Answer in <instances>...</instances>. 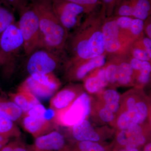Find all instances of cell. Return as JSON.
I'll return each instance as SVG.
<instances>
[{"instance_id": "cell-20", "label": "cell", "mask_w": 151, "mask_h": 151, "mask_svg": "<svg viewBox=\"0 0 151 151\" xmlns=\"http://www.w3.org/2000/svg\"><path fill=\"white\" fill-rule=\"evenodd\" d=\"M21 132L14 122L0 114V136L10 139L19 138Z\"/></svg>"}, {"instance_id": "cell-11", "label": "cell", "mask_w": 151, "mask_h": 151, "mask_svg": "<svg viewBox=\"0 0 151 151\" xmlns=\"http://www.w3.org/2000/svg\"><path fill=\"white\" fill-rule=\"evenodd\" d=\"M65 146L64 136L58 131H52L35 138L29 147L30 151H63Z\"/></svg>"}, {"instance_id": "cell-12", "label": "cell", "mask_w": 151, "mask_h": 151, "mask_svg": "<svg viewBox=\"0 0 151 151\" xmlns=\"http://www.w3.org/2000/svg\"><path fill=\"white\" fill-rule=\"evenodd\" d=\"M24 129L35 138L51 132V122L44 116H36L24 114L21 121Z\"/></svg>"}, {"instance_id": "cell-6", "label": "cell", "mask_w": 151, "mask_h": 151, "mask_svg": "<svg viewBox=\"0 0 151 151\" xmlns=\"http://www.w3.org/2000/svg\"><path fill=\"white\" fill-rule=\"evenodd\" d=\"M63 53L41 48L30 55L26 64L29 76L46 75L53 73L58 68L64 57Z\"/></svg>"}, {"instance_id": "cell-36", "label": "cell", "mask_w": 151, "mask_h": 151, "mask_svg": "<svg viewBox=\"0 0 151 151\" xmlns=\"http://www.w3.org/2000/svg\"><path fill=\"white\" fill-rule=\"evenodd\" d=\"M118 65L119 70L122 72L132 76L134 74V69L129 63L122 62Z\"/></svg>"}, {"instance_id": "cell-2", "label": "cell", "mask_w": 151, "mask_h": 151, "mask_svg": "<svg viewBox=\"0 0 151 151\" xmlns=\"http://www.w3.org/2000/svg\"><path fill=\"white\" fill-rule=\"evenodd\" d=\"M39 19L42 48L64 53L69 32L63 26L52 9L51 4H31Z\"/></svg>"}, {"instance_id": "cell-46", "label": "cell", "mask_w": 151, "mask_h": 151, "mask_svg": "<svg viewBox=\"0 0 151 151\" xmlns=\"http://www.w3.org/2000/svg\"><path fill=\"white\" fill-rule=\"evenodd\" d=\"M145 151H151V143H149L145 147Z\"/></svg>"}, {"instance_id": "cell-25", "label": "cell", "mask_w": 151, "mask_h": 151, "mask_svg": "<svg viewBox=\"0 0 151 151\" xmlns=\"http://www.w3.org/2000/svg\"><path fill=\"white\" fill-rule=\"evenodd\" d=\"M141 46H139V45H138V47L136 46L133 44L130 52L132 53L133 58L142 61H150L151 57L146 51L143 44L141 45Z\"/></svg>"}, {"instance_id": "cell-14", "label": "cell", "mask_w": 151, "mask_h": 151, "mask_svg": "<svg viewBox=\"0 0 151 151\" xmlns=\"http://www.w3.org/2000/svg\"><path fill=\"white\" fill-rule=\"evenodd\" d=\"M148 113L144 106L136 104L131 111H124L117 119V127L119 130L127 129L134 124H141L146 121Z\"/></svg>"}, {"instance_id": "cell-8", "label": "cell", "mask_w": 151, "mask_h": 151, "mask_svg": "<svg viewBox=\"0 0 151 151\" xmlns=\"http://www.w3.org/2000/svg\"><path fill=\"white\" fill-rule=\"evenodd\" d=\"M60 82L53 73L29 76L20 87L31 93L38 99L52 97L59 88Z\"/></svg>"}, {"instance_id": "cell-41", "label": "cell", "mask_w": 151, "mask_h": 151, "mask_svg": "<svg viewBox=\"0 0 151 151\" xmlns=\"http://www.w3.org/2000/svg\"><path fill=\"white\" fill-rule=\"evenodd\" d=\"M142 44L146 51L151 57V40L149 37L144 38L142 40Z\"/></svg>"}, {"instance_id": "cell-9", "label": "cell", "mask_w": 151, "mask_h": 151, "mask_svg": "<svg viewBox=\"0 0 151 151\" xmlns=\"http://www.w3.org/2000/svg\"><path fill=\"white\" fill-rule=\"evenodd\" d=\"M24 40L17 22L7 28L0 36V51L6 60L4 68L8 69L11 62L19 52L23 48Z\"/></svg>"}, {"instance_id": "cell-27", "label": "cell", "mask_w": 151, "mask_h": 151, "mask_svg": "<svg viewBox=\"0 0 151 151\" xmlns=\"http://www.w3.org/2000/svg\"><path fill=\"white\" fill-rule=\"evenodd\" d=\"M151 64L149 61H143L142 68L139 70L140 73L138 80L140 84H146L149 82L150 77Z\"/></svg>"}, {"instance_id": "cell-24", "label": "cell", "mask_w": 151, "mask_h": 151, "mask_svg": "<svg viewBox=\"0 0 151 151\" xmlns=\"http://www.w3.org/2000/svg\"><path fill=\"white\" fill-rule=\"evenodd\" d=\"M146 139L143 134L130 136L128 138L127 144L125 145L127 150L137 149L138 147L145 143Z\"/></svg>"}, {"instance_id": "cell-28", "label": "cell", "mask_w": 151, "mask_h": 151, "mask_svg": "<svg viewBox=\"0 0 151 151\" xmlns=\"http://www.w3.org/2000/svg\"><path fill=\"white\" fill-rule=\"evenodd\" d=\"M84 7L90 14L95 10L100 3V0H66Z\"/></svg>"}, {"instance_id": "cell-10", "label": "cell", "mask_w": 151, "mask_h": 151, "mask_svg": "<svg viewBox=\"0 0 151 151\" xmlns=\"http://www.w3.org/2000/svg\"><path fill=\"white\" fill-rule=\"evenodd\" d=\"M151 0H122L114 11L118 16L147 19L151 13Z\"/></svg>"}, {"instance_id": "cell-47", "label": "cell", "mask_w": 151, "mask_h": 151, "mask_svg": "<svg viewBox=\"0 0 151 151\" xmlns=\"http://www.w3.org/2000/svg\"><path fill=\"white\" fill-rule=\"evenodd\" d=\"M139 151L137 149H132V150H127L126 151Z\"/></svg>"}, {"instance_id": "cell-4", "label": "cell", "mask_w": 151, "mask_h": 151, "mask_svg": "<svg viewBox=\"0 0 151 151\" xmlns=\"http://www.w3.org/2000/svg\"><path fill=\"white\" fill-rule=\"evenodd\" d=\"M17 22L24 40L23 49L29 55L38 49L42 48L39 19L35 8L32 4L19 14Z\"/></svg>"}, {"instance_id": "cell-34", "label": "cell", "mask_w": 151, "mask_h": 151, "mask_svg": "<svg viewBox=\"0 0 151 151\" xmlns=\"http://www.w3.org/2000/svg\"><path fill=\"white\" fill-rule=\"evenodd\" d=\"M20 13L28 6V0H4Z\"/></svg>"}, {"instance_id": "cell-35", "label": "cell", "mask_w": 151, "mask_h": 151, "mask_svg": "<svg viewBox=\"0 0 151 151\" xmlns=\"http://www.w3.org/2000/svg\"><path fill=\"white\" fill-rule=\"evenodd\" d=\"M132 81V76L122 72L119 70V68H118L117 83L120 85L126 86L131 84Z\"/></svg>"}, {"instance_id": "cell-26", "label": "cell", "mask_w": 151, "mask_h": 151, "mask_svg": "<svg viewBox=\"0 0 151 151\" xmlns=\"http://www.w3.org/2000/svg\"><path fill=\"white\" fill-rule=\"evenodd\" d=\"M77 150L79 151H105L103 146L92 141L79 142L77 145Z\"/></svg>"}, {"instance_id": "cell-42", "label": "cell", "mask_w": 151, "mask_h": 151, "mask_svg": "<svg viewBox=\"0 0 151 151\" xmlns=\"http://www.w3.org/2000/svg\"><path fill=\"white\" fill-rule=\"evenodd\" d=\"M10 139L0 136V149L2 147L10 141Z\"/></svg>"}, {"instance_id": "cell-23", "label": "cell", "mask_w": 151, "mask_h": 151, "mask_svg": "<svg viewBox=\"0 0 151 151\" xmlns=\"http://www.w3.org/2000/svg\"><path fill=\"white\" fill-rule=\"evenodd\" d=\"M0 151H30L29 145H26L19 138L9 142L0 149Z\"/></svg>"}, {"instance_id": "cell-18", "label": "cell", "mask_w": 151, "mask_h": 151, "mask_svg": "<svg viewBox=\"0 0 151 151\" xmlns=\"http://www.w3.org/2000/svg\"><path fill=\"white\" fill-rule=\"evenodd\" d=\"M0 114L14 122H21L23 113L12 101L0 94Z\"/></svg>"}, {"instance_id": "cell-38", "label": "cell", "mask_w": 151, "mask_h": 151, "mask_svg": "<svg viewBox=\"0 0 151 151\" xmlns=\"http://www.w3.org/2000/svg\"><path fill=\"white\" fill-rule=\"evenodd\" d=\"M142 61L133 58L130 61V64L132 65L134 70L139 71L142 68Z\"/></svg>"}, {"instance_id": "cell-43", "label": "cell", "mask_w": 151, "mask_h": 151, "mask_svg": "<svg viewBox=\"0 0 151 151\" xmlns=\"http://www.w3.org/2000/svg\"><path fill=\"white\" fill-rule=\"evenodd\" d=\"M31 4H39V3H46L51 4L52 0H29Z\"/></svg>"}, {"instance_id": "cell-31", "label": "cell", "mask_w": 151, "mask_h": 151, "mask_svg": "<svg viewBox=\"0 0 151 151\" xmlns=\"http://www.w3.org/2000/svg\"><path fill=\"white\" fill-rule=\"evenodd\" d=\"M122 0H102L103 6L105 8L106 17H111L116 6L121 2Z\"/></svg>"}, {"instance_id": "cell-30", "label": "cell", "mask_w": 151, "mask_h": 151, "mask_svg": "<svg viewBox=\"0 0 151 151\" xmlns=\"http://www.w3.org/2000/svg\"><path fill=\"white\" fill-rule=\"evenodd\" d=\"M118 64L111 63L105 69V75L108 83L115 84L117 82Z\"/></svg>"}, {"instance_id": "cell-15", "label": "cell", "mask_w": 151, "mask_h": 151, "mask_svg": "<svg viewBox=\"0 0 151 151\" xmlns=\"http://www.w3.org/2000/svg\"><path fill=\"white\" fill-rule=\"evenodd\" d=\"M78 86H71L63 88L52 96L50 103V108L54 111L67 108L81 94Z\"/></svg>"}, {"instance_id": "cell-40", "label": "cell", "mask_w": 151, "mask_h": 151, "mask_svg": "<svg viewBox=\"0 0 151 151\" xmlns=\"http://www.w3.org/2000/svg\"><path fill=\"white\" fill-rule=\"evenodd\" d=\"M137 102V101L136 97L133 96L129 97L126 101V106L127 111H130L132 110Z\"/></svg>"}, {"instance_id": "cell-22", "label": "cell", "mask_w": 151, "mask_h": 151, "mask_svg": "<svg viewBox=\"0 0 151 151\" xmlns=\"http://www.w3.org/2000/svg\"><path fill=\"white\" fill-rule=\"evenodd\" d=\"M144 25V21L139 19L133 18L127 34L136 40H139L142 35Z\"/></svg>"}, {"instance_id": "cell-13", "label": "cell", "mask_w": 151, "mask_h": 151, "mask_svg": "<svg viewBox=\"0 0 151 151\" xmlns=\"http://www.w3.org/2000/svg\"><path fill=\"white\" fill-rule=\"evenodd\" d=\"M105 63L106 57L103 54L83 62L68 65V77L71 80H81L90 71L103 66Z\"/></svg>"}, {"instance_id": "cell-29", "label": "cell", "mask_w": 151, "mask_h": 151, "mask_svg": "<svg viewBox=\"0 0 151 151\" xmlns=\"http://www.w3.org/2000/svg\"><path fill=\"white\" fill-rule=\"evenodd\" d=\"M103 98L105 103L107 104L119 103L121 99L119 92L113 89H108L104 91Z\"/></svg>"}, {"instance_id": "cell-39", "label": "cell", "mask_w": 151, "mask_h": 151, "mask_svg": "<svg viewBox=\"0 0 151 151\" xmlns=\"http://www.w3.org/2000/svg\"><path fill=\"white\" fill-rule=\"evenodd\" d=\"M104 107L110 110L113 113H117L120 109V103H111V104H104Z\"/></svg>"}, {"instance_id": "cell-32", "label": "cell", "mask_w": 151, "mask_h": 151, "mask_svg": "<svg viewBox=\"0 0 151 151\" xmlns=\"http://www.w3.org/2000/svg\"><path fill=\"white\" fill-rule=\"evenodd\" d=\"M133 18H134L129 17H116V22L119 28L127 33L130 27Z\"/></svg>"}, {"instance_id": "cell-19", "label": "cell", "mask_w": 151, "mask_h": 151, "mask_svg": "<svg viewBox=\"0 0 151 151\" xmlns=\"http://www.w3.org/2000/svg\"><path fill=\"white\" fill-rule=\"evenodd\" d=\"M108 84L105 75V69L102 68L99 70L96 76L86 79L84 87L87 92L92 94L100 92Z\"/></svg>"}, {"instance_id": "cell-21", "label": "cell", "mask_w": 151, "mask_h": 151, "mask_svg": "<svg viewBox=\"0 0 151 151\" xmlns=\"http://www.w3.org/2000/svg\"><path fill=\"white\" fill-rule=\"evenodd\" d=\"M15 22L13 14L0 2V36L10 25Z\"/></svg>"}, {"instance_id": "cell-1", "label": "cell", "mask_w": 151, "mask_h": 151, "mask_svg": "<svg viewBox=\"0 0 151 151\" xmlns=\"http://www.w3.org/2000/svg\"><path fill=\"white\" fill-rule=\"evenodd\" d=\"M94 11L89 14L71 36H69L65 47H69L71 58L68 65L86 61L105 52L102 27L106 12L103 6L99 12Z\"/></svg>"}, {"instance_id": "cell-3", "label": "cell", "mask_w": 151, "mask_h": 151, "mask_svg": "<svg viewBox=\"0 0 151 151\" xmlns=\"http://www.w3.org/2000/svg\"><path fill=\"white\" fill-rule=\"evenodd\" d=\"M105 52L114 57H123L130 52L136 40L119 28L116 17L106 18L102 27Z\"/></svg>"}, {"instance_id": "cell-17", "label": "cell", "mask_w": 151, "mask_h": 151, "mask_svg": "<svg viewBox=\"0 0 151 151\" xmlns=\"http://www.w3.org/2000/svg\"><path fill=\"white\" fill-rule=\"evenodd\" d=\"M70 131L73 137L78 142H97L100 140V135L87 119L70 127Z\"/></svg>"}, {"instance_id": "cell-5", "label": "cell", "mask_w": 151, "mask_h": 151, "mask_svg": "<svg viewBox=\"0 0 151 151\" xmlns=\"http://www.w3.org/2000/svg\"><path fill=\"white\" fill-rule=\"evenodd\" d=\"M54 112L52 121L55 124L70 128L89 116L91 112V99L87 93L82 92L67 108Z\"/></svg>"}, {"instance_id": "cell-16", "label": "cell", "mask_w": 151, "mask_h": 151, "mask_svg": "<svg viewBox=\"0 0 151 151\" xmlns=\"http://www.w3.org/2000/svg\"><path fill=\"white\" fill-rule=\"evenodd\" d=\"M8 96L9 99L20 108L23 115L41 103L33 94L20 86L16 92L9 93Z\"/></svg>"}, {"instance_id": "cell-7", "label": "cell", "mask_w": 151, "mask_h": 151, "mask_svg": "<svg viewBox=\"0 0 151 151\" xmlns=\"http://www.w3.org/2000/svg\"><path fill=\"white\" fill-rule=\"evenodd\" d=\"M51 6L55 16L68 32L80 25L84 14H89L83 7L66 0H52Z\"/></svg>"}, {"instance_id": "cell-45", "label": "cell", "mask_w": 151, "mask_h": 151, "mask_svg": "<svg viewBox=\"0 0 151 151\" xmlns=\"http://www.w3.org/2000/svg\"><path fill=\"white\" fill-rule=\"evenodd\" d=\"M146 33L149 38H151V24L150 22L148 23L146 28Z\"/></svg>"}, {"instance_id": "cell-44", "label": "cell", "mask_w": 151, "mask_h": 151, "mask_svg": "<svg viewBox=\"0 0 151 151\" xmlns=\"http://www.w3.org/2000/svg\"><path fill=\"white\" fill-rule=\"evenodd\" d=\"M6 65V60L0 51V68L1 67L4 68Z\"/></svg>"}, {"instance_id": "cell-33", "label": "cell", "mask_w": 151, "mask_h": 151, "mask_svg": "<svg viewBox=\"0 0 151 151\" xmlns=\"http://www.w3.org/2000/svg\"><path fill=\"white\" fill-rule=\"evenodd\" d=\"M99 116L101 120L105 123L112 122L115 119V114L104 107L100 109Z\"/></svg>"}, {"instance_id": "cell-37", "label": "cell", "mask_w": 151, "mask_h": 151, "mask_svg": "<svg viewBox=\"0 0 151 151\" xmlns=\"http://www.w3.org/2000/svg\"><path fill=\"white\" fill-rule=\"evenodd\" d=\"M117 140L119 145H126L127 142V135L126 129L120 130L117 135Z\"/></svg>"}]
</instances>
